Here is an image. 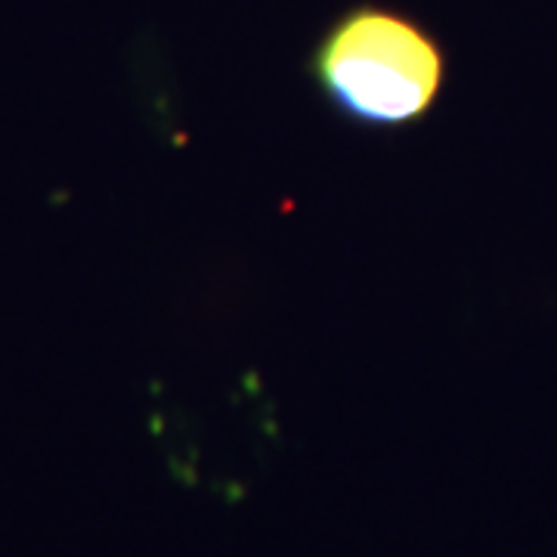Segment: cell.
<instances>
[{"mask_svg": "<svg viewBox=\"0 0 557 557\" xmlns=\"http://www.w3.org/2000/svg\"><path fill=\"white\" fill-rule=\"evenodd\" d=\"M307 75L322 102L350 127L399 134L437 109L449 57L412 13L362 0L322 28L307 57Z\"/></svg>", "mask_w": 557, "mask_h": 557, "instance_id": "cell-1", "label": "cell"}]
</instances>
